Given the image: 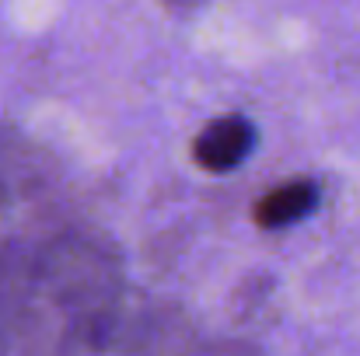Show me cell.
<instances>
[{"instance_id":"5b68a950","label":"cell","mask_w":360,"mask_h":356,"mask_svg":"<svg viewBox=\"0 0 360 356\" xmlns=\"http://www.w3.org/2000/svg\"><path fill=\"white\" fill-rule=\"evenodd\" d=\"M319 210V185L311 178H290L283 185H273L252 210L255 224L262 231H280L290 228Z\"/></svg>"},{"instance_id":"3957f363","label":"cell","mask_w":360,"mask_h":356,"mask_svg":"<svg viewBox=\"0 0 360 356\" xmlns=\"http://www.w3.org/2000/svg\"><path fill=\"white\" fill-rule=\"evenodd\" d=\"M60 228L53 164L28 136L0 129V251Z\"/></svg>"},{"instance_id":"277c9868","label":"cell","mask_w":360,"mask_h":356,"mask_svg":"<svg viewBox=\"0 0 360 356\" xmlns=\"http://www.w3.org/2000/svg\"><path fill=\"white\" fill-rule=\"evenodd\" d=\"M255 147V126L245 116H221L207 122L193 140V157L203 171H235Z\"/></svg>"},{"instance_id":"8992f818","label":"cell","mask_w":360,"mask_h":356,"mask_svg":"<svg viewBox=\"0 0 360 356\" xmlns=\"http://www.w3.org/2000/svg\"><path fill=\"white\" fill-rule=\"evenodd\" d=\"M168 11H175V14H189V11H196L203 0H161Z\"/></svg>"},{"instance_id":"7a4b0ae2","label":"cell","mask_w":360,"mask_h":356,"mask_svg":"<svg viewBox=\"0 0 360 356\" xmlns=\"http://www.w3.org/2000/svg\"><path fill=\"white\" fill-rule=\"evenodd\" d=\"M189 350L193 329L175 308L122 290L70 336L60 356H189Z\"/></svg>"},{"instance_id":"6da1fadb","label":"cell","mask_w":360,"mask_h":356,"mask_svg":"<svg viewBox=\"0 0 360 356\" xmlns=\"http://www.w3.org/2000/svg\"><path fill=\"white\" fill-rule=\"evenodd\" d=\"M120 294V255L91 231L60 228L0 251V356H60Z\"/></svg>"}]
</instances>
